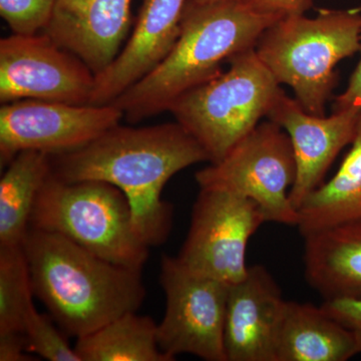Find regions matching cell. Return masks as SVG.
Masks as SVG:
<instances>
[{
	"label": "cell",
	"mask_w": 361,
	"mask_h": 361,
	"mask_svg": "<svg viewBox=\"0 0 361 361\" xmlns=\"http://www.w3.org/2000/svg\"><path fill=\"white\" fill-rule=\"evenodd\" d=\"M51 174L65 182L110 183L125 194L135 232L147 246H160L173 225V207L161 199L169 180L195 164L210 161L180 123L130 128L118 125L77 151L56 156Z\"/></svg>",
	"instance_id": "obj_1"
},
{
	"label": "cell",
	"mask_w": 361,
	"mask_h": 361,
	"mask_svg": "<svg viewBox=\"0 0 361 361\" xmlns=\"http://www.w3.org/2000/svg\"><path fill=\"white\" fill-rule=\"evenodd\" d=\"M280 18L253 11L243 0L203 6L187 2L172 51L111 104L132 123L169 111L178 97L217 77L224 63L255 47Z\"/></svg>",
	"instance_id": "obj_2"
},
{
	"label": "cell",
	"mask_w": 361,
	"mask_h": 361,
	"mask_svg": "<svg viewBox=\"0 0 361 361\" xmlns=\"http://www.w3.org/2000/svg\"><path fill=\"white\" fill-rule=\"evenodd\" d=\"M23 250L33 293L77 338L137 311L146 296L142 271L104 260L63 235L30 228Z\"/></svg>",
	"instance_id": "obj_3"
},
{
	"label": "cell",
	"mask_w": 361,
	"mask_h": 361,
	"mask_svg": "<svg viewBox=\"0 0 361 361\" xmlns=\"http://www.w3.org/2000/svg\"><path fill=\"white\" fill-rule=\"evenodd\" d=\"M361 11L324 9L315 18L285 16L268 27L255 47L279 84L289 85L304 110L325 116L337 84L336 66L360 49Z\"/></svg>",
	"instance_id": "obj_4"
},
{
	"label": "cell",
	"mask_w": 361,
	"mask_h": 361,
	"mask_svg": "<svg viewBox=\"0 0 361 361\" xmlns=\"http://www.w3.org/2000/svg\"><path fill=\"white\" fill-rule=\"evenodd\" d=\"M30 228L56 233L90 253L142 271L149 247L135 232L129 200L104 180L65 182L49 175L40 190Z\"/></svg>",
	"instance_id": "obj_5"
},
{
	"label": "cell",
	"mask_w": 361,
	"mask_h": 361,
	"mask_svg": "<svg viewBox=\"0 0 361 361\" xmlns=\"http://www.w3.org/2000/svg\"><path fill=\"white\" fill-rule=\"evenodd\" d=\"M229 70L188 90L170 110L208 154L210 163L230 149L261 123L283 92L258 58L255 47L229 61Z\"/></svg>",
	"instance_id": "obj_6"
},
{
	"label": "cell",
	"mask_w": 361,
	"mask_h": 361,
	"mask_svg": "<svg viewBox=\"0 0 361 361\" xmlns=\"http://www.w3.org/2000/svg\"><path fill=\"white\" fill-rule=\"evenodd\" d=\"M200 190H221L251 199L268 222L297 226L289 192L296 178L290 137L277 123H259L217 163L197 173Z\"/></svg>",
	"instance_id": "obj_7"
},
{
	"label": "cell",
	"mask_w": 361,
	"mask_h": 361,
	"mask_svg": "<svg viewBox=\"0 0 361 361\" xmlns=\"http://www.w3.org/2000/svg\"><path fill=\"white\" fill-rule=\"evenodd\" d=\"M268 222L256 202L221 190H200L187 238L176 256L183 267L227 285L243 279L249 240Z\"/></svg>",
	"instance_id": "obj_8"
},
{
	"label": "cell",
	"mask_w": 361,
	"mask_h": 361,
	"mask_svg": "<svg viewBox=\"0 0 361 361\" xmlns=\"http://www.w3.org/2000/svg\"><path fill=\"white\" fill-rule=\"evenodd\" d=\"M160 282L166 310L158 324V343L172 360L192 355L206 361H227L224 342L229 285L183 267L164 255Z\"/></svg>",
	"instance_id": "obj_9"
},
{
	"label": "cell",
	"mask_w": 361,
	"mask_h": 361,
	"mask_svg": "<svg viewBox=\"0 0 361 361\" xmlns=\"http://www.w3.org/2000/svg\"><path fill=\"white\" fill-rule=\"evenodd\" d=\"M123 111L114 104L75 106L23 99L0 109V164L6 167L23 151L54 157L87 146L120 125Z\"/></svg>",
	"instance_id": "obj_10"
},
{
	"label": "cell",
	"mask_w": 361,
	"mask_h": 361,
	"mask_svg": "<svg viewBox=\"0 0 361 361\" xmlns=\"http://www.w3.org/2000/svg\"><path fill=\"white\" fill-rule=\"evenodd\" d=\"M96 75L44 32L0 40V102L23 99L90 104Z\"/></svg>",
	"instance_id": "obj_11"
},
{
	"label": "cell",
	"mask_w": 361,
	"mask_h": 361,
	"mask_svg": "<svg viewBox=\"0 0 361 361\" xmlns=\"http://www.w3.org/2000/svg\"><path fill=\"white\" fill-rule=\"evenodd\" d=\"M361 110L334 111L315 116L304 110L284 90L268 114L290 137L296 161V178L289 192L292 206L298 211L310 194L322 186L327 171L342 151L355 139Z\"/></svg>",
	"instance_id": "obj_12"
},
{
	"label": "cell",
	"mask_w": 361,
	"mask_h": 361,
	"mask_svg": "<svg viewBox=\"0 0 361 361\" xmlns=\"http://www.w3.org/2000/svg\"><path fill=\"white\" fill-rule=\"evenodd\" d=\"M284 300L264 266H249L243 279L230 285L224 342L227 361H275V338Z\"/></svg>",
	"instance_id": "obj_13"
},
{
	"label": "cell",
	"mask_w": 361,
	"mask_h": 361,
	"mask_svg": "<svg viewBox=\"0 0 361 361\" xmlns=\"http://www.w3.org/2000/svg\"><path fill=\"white\" fill-rule=\"evenodd\" d=\"M188 0H142L133 35L109 68L96 77L90 104L103 106L146 77L172 51Z\"/></svg>",
	"instance_id": "obj_14"
},
{
	"label": "cell",
	"mask_w": 361,
	"mask_h": 361,
	"mask_svg": "<svg viewBox=\"0 0 361 361\" xmlns=\"http://www.w3.org/2000/svg\"><path fill=\"white\" fill-rule=\"evenodd\" d=\"M130 4L132 0H56L42 32L97 77L121 52L130 30Z\"/></svg>",
	"instance_id": "obj_15"
},
{
	"label": "cell",
	"mask_w": 361,
	"mask_h": 361,
	"mask_svg": "<svg viewBox=\"0 0 361 361\" xmlns=\"http://www.w3.org/2000/svg\"><path fill=\"white\" fill-rule=\"evenodd\" d=\"M275 361H346L360 355L355 336L320 306L286 301L275 338Z\"/></svg>",
	"instance_id": "obj_16"
},
{
	"label": "cell",
	"mask_w": 361,
	"mask_h": 361,
	"mask_svg": "<svg viewBox=\"0 0 361 361\" xmlns=\"http://www.w3.org/2000/svg\"><path fill=\"white\" fill-rule=\"evenodd\" d=\"M306 281L324 298H361V222L304 237Z\"/></svg>",
	"instance_id": "obj_17"
},
{
	"label": "cell",
	"mask_w": 361,
	"mask_h": 361,
	"mask_svg": "<svg viewBox=\"0 0 361 361\" xmlns=\"http://www.w3.org/2000/svg\"><path fill=\"white\" fill-rule=\"evenodd\" d=\"M302 237L336 226L361 222V113L355 139L336 174L298 209Z\"/></svg>",
	"instance_id": "obj_18"
},
{
	"label": "cell",
	"mask_w": 361,
	"mask_h": 361,
	"mask_svg": "<svg viewBox=\"0 0 361 361\" xmlns=\"http://www.w3.org/2000/svg\"><path fill=\"white\" fill-rule=\"evenodd\" d=\"M51 156L23 151L0 180V247L23 246L40 190L51 173Z\"/></svg>",
	"instance_id": "obj_19"
},
{
	"label": "cell",
	"mask_w": 361,
	"mask_h": 361,
	"mask_svg": "<svg viewBox=\"0 0 361 361\" xmlns=\"http://www.w3.org/2000/svg\"><path fill=\"white\" fill-rule=\"evenodd\" d=\"M158 324L130 311L87 336L75 349L82 361H173L161 350Z\"/></svg>",
	"instance_id": "obj_20"
},
{
	"label": "cell",
	"mask_w": 361,
	"mask_h": 361,
	"mask_svg": "<svg viewBox=\"0 0 361 361\" xmlns=\"http://www.w3.org/2000/svg\"><path fill=\"white\" fill-rule=\"evenodd\" d=\"M33 295L23 246L0 247V334H23Z\"/></svg>",
	"instance_id": "obj_21"
},
{
	"label": "cell",
	"mask_w": 361,
	"mask_h": 361,
	"mask_svg": "<svg viewBox=\"0 0 361 361\" xmlns=\"http://www.w3.org/2000/svg\"><path fill=\"white\" fill-rule=\"evenodd\" d=\"M30 355L51 361H82L75 348L52 323V318L33 310L26 320L23 331Z\"/></svg>",
	"instance_id": "obj_22"
},
{
	"label": "cell",
	"mask_w": 361,
	"mask_h": 361,
	"mask_svg": "<svg viewBox=\"0 0 361 361\" xmlns=\"http://www.w3.org/2000/svg\"><path fill=\"white\" fill-rule=\"evenodd\" d=\"M56 0H0V16L13 33L44 32Z\"/></svg>",
	"instance_id": "obj_23"
},
{
	"label": "cell",
	"mask_w": 361,
	"mask_h": 361,
	"mask_svg": "<svg viewBox=\"0 0 361 361\" xmlns=\"http://www.w3.org/2000/svg\"><path fill=\"white\" fill-rule=\"evenodd\" d=\"M322 306L353 334L361 353V298L325 300Z\"/></svg>",
	"instance_id": "obj_24"
},
{
	"label": "cell",
	"mask_w": 361,
	"mask_h": 361,
	"mask_svg": "<svg viewBox=\"0 0 361 361\" xmlns=\"http://www.w3.org/2000/svg\"><path fill=\"white\" fill-rule=\"evenodd\" d=\"M243 2L258 13L285 18L305 14L312 6L313 0H243Z\"/></svg>",
	"instance_id": "obj_25"
},
{
	"label": "cell",
	"mask_w": 361,
	"mask_h": 361,
	"mask_svg": "<svg viewBox=\"0 0 361 361\" xmlns=\"http://www.w3.org/2000/svg\"><path fill=\"white\" fill-rule=\"evenodd\" d=\"M23 334H0V361L33 360Z\"/></svg>",
	"instance_id": "obj_26"
},
{
	"label": "cell",
	"mask_w": 361,
	"mask_h": 361,
	"mask_svg": "<svg viewBox=\"0 0 361 361\" xmlns=\"http://www.w3.org/2000/svg\"><path fill=\"white\" fill-rule=\"evenodd\" d=\"M361 54V37L360 49ZM349 109H360L361 110V56L360 63L350 78L348 87L342 94L336 97L334 104V111L349 110Z\"/></svg>",
	"instance_id": "obj_27"
},
{
	"label": "cell",
	"mask_w": 361,
	"mask_h": 361,
	"mask_svg": "<svg viewBox=\"0 0 361 361\" xmlns=\"http://www.w3.org/2000/svg\"><path fill=\"white\" fill-rule=\"evenodd\" d=\"M228 1H240V0H188V2H190V4H199V6H203V4H219V2Z\"/></svg>",
	"instance_id": "obj_28"
},
{
	"label": "cell",
	"mask_w": 361,
	"mask_h": 361,
	"mask_svg": "<svg viewBox=\"0 0 361 361\" xmlns=\"http://www.w3.org/2000/svg\"><path fill=\"white\" fill-rule=\"evenodd\" d=\"M360 11H361V7H360Z\"/></svg>",
	"instance_id": "obj_29"
}]
</instances>
